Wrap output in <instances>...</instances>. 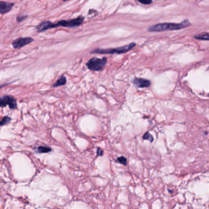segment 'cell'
<instances>
[{
    "mask_svg": "<svg viewBox=\"0 0 209 209\" xmlns=\"http://www.w3.org/2000/svg\"><path fill=\"white\" fill-rule=\"evenodd\" d=\"M84 19H85L84 17L80 16L75 19H71L68 20H61L57 23L52 22L50 20L43 21L36 26V29L38 32L40 33L57 27L74 28L81 25L83 23Z\"/></svg>",
    "mask_w": 209,
    "mask_h": 209,
    "instance_id": "1",
    "label": "cell"
},
{
    "mask_svg": "<svg viewBox=\"0 0 209 209\" xmlns=\"http://www.w3.org/2000/svg\"><path fill=\"white\" fill-rule=\"evenodd\" d=\"M190 25L191 23L190 21L188 20H185L180 23H163L153 25L148 28V31L150 32H163L166 31L179 30L187 28Z\"/></svg>",
    "mask_w": 209,
    "mask_h": 209,
    "instance_id": "2",
    "label": "cell"
},
{
    "mask_svg": "<svg viewBox=\"0 0 209 209\" xmlns=\"http://www.w3.org/2000/svg\"><path fill=\"white\" fill-rule=\"evenodd\" d=\"M136 45L135 42H131L128 45L121 46L115 48L109 49H95L91 51V54H123L127 53L128 52L132 50Z\"/></svg>",
    "mask_w": 209,
    "mask_h": 209,
    "instance_id": "3",
    "label": "cell"
},
{
    "mask_svg": "<svg viewBox=\"0 0 209 209\" xmlns=\"http://www.w3.org/2000/svg\"><path fill=\"white\" fill-rule=\"evenodd\" d=\"M107 63V58L106 57H102L101 58L93 57L87 62L86 66L90 71H100L104 69Z\"/></svg>",
    "mask_w": 209,
    "mask_h": 209,
    "instance_id": "4",
    "label": "cell"
},
{
    "mask_svg": "<svg viewBox=\"0 0 209 209\" xmlns=\"http://www.w3.org/2000/svg\"><path fill=\"white\" fill-rule=\"evenodd\" d=\"M7 105H9L10 109L14 110L16 109L17 107L16 99L12 96L6 95L2 96L0 98V106L1 107H6Z\"/></svg>",
    "mask_w": 209,
    "mask_h": 209,
    "instance_id": "5",
    "label": "cell"
},
{
    "mask_svg": "<svg viewBox=\"0 0 209 209\" xmlns=\"http://www.w3.org/2000/svg\"><path fill=\"white\" fill-rule=\"evenodd\" d=\"M34 40L35 39L31 37H20L14 40L12 42V45L14 49H17L33 42Z\"/></svg>",
    "mask_w": 209,
    "mask_h": 209,
    "instance_id": "6",
    "label": "cell"
},
{
    "mask_svg": "<svg viewBox=\"0 0 209 209\" xmlns=\"http://www.w3.org/2000/svg\"><path fill=\"white\" fill-rule=\"evenodd\" d=\"M14 6V2H6L4 1H0V14L1 15L10 12Z\"/></svg>",
    "mask_w": 209,
    "mask_h": 209,
    "instance_id": "7",
    "label": "cell"
},
{
    "mask_svg": "<svg viewBox=\"0 0 209 209\" xmlns=\"http://www.w3.org/2000/svg\"><path fill=\"white\" fill-rule=\"evenodd\" d=\"M133 83L139 88H147L150 86L151 82L150 80L142 78H135L133 81Z\"/></svg>",
    "mask_w": 209,
    "mask_h": 209,
    "instance_id": "8",
    "label": "cell"
},
{
    "mask_svg": "<svg viewBox=\"0 0 209 209\" xmlns=\"http://www.w3.org/2000/svg\"><path fill=\"white\" fill-rule=\"evenodd\" d=\"M66 83V78L64 75H62L60 76V77L57 80V82L54 84V87L56 88L58 87L64 85Z\"/></svg>",
    "mask_w": 209,
    "mask_h": 209,
    "instance_id": "9",
    "label": "cell"
},
{
    "mask_svg": "<svg viewBox=\"0 0 209 209\" xmlns=\"http://www.w3.org/2000/svg\"><path fill=\"white\" fill-rule=\"evenodd\" d=\"M194 38L199 39V40H209V33H203L201 34L197 35L194 36Z\"/></svg>",
    "mask_w": 209,
    "mask_h": 209,
    "instance_id": "10",
    "label": "cell"
},
{
    "mask_svg": "<svg viewBox=\"0 0 209 209\" xmlns=\"http://www.w3.org/2000/svg\"><path fill=\"white\" fill-rule=\"evenodd\" d=\"M37 151L40 153H46L51 152L52 149L48 147H44V146H39L37 149Z\"/></svg>",
    "mask_w": 209,
    "mask_h": 209,
    "instance_id": "11",
    "label": "cell"
},
{
    "mask_svg": "<svg viewBox=\"0 0 209 209\" xmlns=\"http://www.w3.org/2000/svg\"><path fill=\"white\" fill-rule=\"evenodd\" d=\"M11 118L9 116H4L1 121V126H3L6 125H7L11 121Z\"/></svg>",
    "mask_w": 209,
    "mask_h": 209,
    "instance_id": "12",
    "label": "cell"
},
{
    "mask_svg": "<svg viewBox=\"0 0 209 209\" xmlns=\"http://www.w3.org/2000/svg\"><path fill=\"white\" fill-rule=\"evenodd\" d=\"M117 161L120 164L126 166L127 164V159L125 156H120L117 158Z\"/></svg>",
    "mask_w": 209,
    "mask_h": 209,
    "instance_id": "13",
    "label": "cell"
},
{
    "mask_svg": "<svg viewBox=\"0 0 209 209\" xmlns=\"http://www.w3.org/2000/svg\"><path fill=\"white\" fill-rule=\"evenodd\" d=\"M28 16L27 15H19L17 18H16V20H17V21L18 23H21L22 21H23L25 20L28 18Z\"/></svg>",
    "mask_w": 209,
    "mask_h": 209,
    "instance_id": "14",
    "label": "cell"
},
{
    "mask_svg": "<svg viewBox=\"0 0 209 209\" xmlns=\"http://www.w3.org/2000/svg\"><path fill=\"white\" fill-rule=\"evenodd\" d=\"M143 139H145V140H150V142H153V136L149 132H147L145 134H144V135L143 136Z\"/></svg>",
    "mask_w": 209,
    "mask_h": 209,
    "instance_id": "15",
    "label": "cell"
},
{
    "mask_svg": "<svg viewBox=\"0 0 209 209\" xmlns=\"http://www.w3.org/2000/svg\"><path fill=\"white\" fill-rule=\"evenodd\" d=\"M137 1H139L140 3H142L143 4H145V5L150 4L152 2V0H137Z\"/></svg>",
    "mask_w": 209,
    "mask_h": 209,
    "instance_id": "16",
    "label": "cell"
},
{
    "mask_svg": "<svg viewBox=\"0 0 209 209\" xmlns=\"http://www.w3.org/2000/svg\"><path fill=\"white\" fill-rule=\"evenodd\" d=\"M96 153H97V156H101L104 154V151L101 148H97V151H96Z\"/></svg>",
    "mask_w": 209,
    "mask_h": 209,
    "instance_id": "17",
    "label": "cell"
},
{
    "mask_svg": "<svg viewBox=\"0 0 209 209\" xmlns=\"http://www.w3.org/2000/svg\"><path fill=\"white\" fill-rule=\"evenodd\" d=\"M69 1V0H63V1H64V2H65V1Z\"/></svg>",
    "mask_w": 209,
    "mask_h": 209,
    "instance_id": "18",
    "label": "cell"
}]
</instances>
